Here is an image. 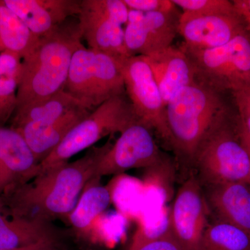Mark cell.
<instances>
[{"mask_svg":"<svg viewBox=\"0 0 250 250\" xmlns=\"http://www.w3.org/2000/svg\"><path fill=\"white\" fill-rule=\"evenodd\" d=\"M111 144L108 141L101 147L90 148L80 159L39 174L31 182L4 192L0 196V212L29 221L52 223L56 219L67 218Z\"/></svg>","mask_w":250,"mask_h":250,"instance_id":"6da1fadb","label":"cell"},{"mask_svg":"<svg viewBox=\"0 0 250 250\" xmlns=\"http://www.w3.org/2000/svg\"><path fill=\"white\" fill-rule=\"evenodd\" d=\"M78 21L65 22L39 39L23 59L18 86V107L42 101L65 89L74 54L81 47Z\"/></svg>","mask_w":250,"mask_h":250,"instance_id":"7a4b0ae2","label":"cell"},{"mask_svg":"<svg viewBox=\"0 0 250 250\" xmlns=\"http://www.w3.org/2000/svg\"><path fill=\"white\" fill-rule=\"evenodd\" d=\"M170 147L182 167L192 169L199 146L216 122L229 113L223 93L195 79L166 105Z\"/></svg>","mask_w":250,"mask_h":250,"instance_id":"3957f363","label":"cell"},{"mask_svg":"<svg viewBox=\"0 0 250 250\" xmlns=\"http://www.w3.org/2000/svg\"><path fill=\"white\" fill-rule=\"evenodd\" d=\"M192 169L202 185L243 182L249 185V159L238 132V116L229 113L210 128L197 148Z\"/></svg>","mask_w":250,"mask_h":250,"instance_id":"277c9868","label":"cell"},{"mask_svg":"<svg viewBox=\"0 0 250 250\" xmlns=\"http://www.w3.org/2000/svg\"><path fill=\"white\" fill-rule=\"evenodd\" d=\"M136 123L139 121L126 93L106 100L74 126L62 142L41 161L39 174L67 164L70 158L91 147L103 138L121 134Z\"/></svg>","mask_w":250,"mask_h":250,"instance_id":"5b68a950","label":"cell"},{"mask_svg":"<svg viewBox=\"0 0 250 250\" xmlns=\"http://www.w3.org/2000/svg\"><path fill=\"white\" fill-rule=\"evenodd\" d=\"M65 90L91 111L125 91L121 60L84 46L72 57Z\"/></svg>","mask_w":250,"mask_h":250,"instance_id":"8992f818","label":"cell"},{"mask_svg":"<svg viewBox=\"0 0 250 250\" xmlns=\"http://www.w3.org/2000/svg\"><path fill=\"white\" fill-rule=\"evenodd\" d=\"M196 79L220 93L250 86V35L246 31L228 43L208 49L182 47Z\"/></svg>","mask_w":250,"mask_h":250,"instance_id":"52a82bcc","label":"cell"},{"mask_svg":"<svg viewBox=\"0 0 250 250\" xmlns=\"http://www.w3.org/2000/svg\"><path fill=\"white\" fill-rule=\"evenodd\" d=\"M129 8L123 0H81L79 27L88 48L119 60L133 57L125 40Z\"/></svg>","mask_w":250,"mask_h":250,"instance_id":"ba28073f","label":"cell"},{"mask_svg":"<svg viewBox=\"0 0 250 250\" xmlns=\"http://www.w3.org/2000/svg\"><path fill=\"white\" fill-rule=\"evenodd\" d=\"M125 91L139 123L147 126L170 147L166 106L160 90L142 56L121 60Z\"/></svg>","mask_w":250,"mask_h":250,"instance_id":"9c48e42d","label":"cell"},{"mask_svg":"<svg viewBox=\"0 0 250 250\" xmlns=\"http://www.w3.org/2000/svg\"><path fill=\"white\" fill-rule=\"evenodd\" d=\"M210 216L202 184L191 172L177 192L167 228L182 249L198 250Z\"/></svg>","mask_w":250,"mask_h":250,"instance_id":"30bf717a","label":"cell"},{"mask_svg":"<svg viewBox=\"0 0 250 250\" xmlns=\"http://www.w3.org/2000/svg\"><path fill=\"white\" fill-rule=\"evenodd\" d=\"M152 132L136 123L121 133L100 159L95 177L115 175L134 168H150L163 163Z\"/></svg>","mask_w":250,"mask_h":250,"instance_id":"8fae6325","label":"cell"},{"mask_svg":"<svg viewBox=\"0 0 250 250\" xmlns=\"http://www.w3.org/2000/svg\"><path fill=\"white\" fill-rule=\"evenodd\" d=\"M180 16L176 9L149 13L129 10L125 40L131 55L149 56L171 47L178 34Z\"/></svg>","mask_w":250,"mask_h":250,"instance_id":"7c38bea8","label":"cell"},{"mask_svg":"<svg viewBox=\"0 0 250 250\" xmlns=\"http://www.w3.org/2000/svg\"><path fill=\"white\" fill-rule=\"evenodd\" d=\"M241 16L233 14H195L183 13L179 18L178 33L184 47L194 49L215 48L228 43L248 31Z\"/></svg>","mask_w":250,"mask_h":250,"instance_id":"4fadbf2b","label":"cell"},{"mask_svg":"<svg viewBox=\"0 0 250 250\" xmlns=\"http://www.w3.org/2000/svg\"><path fill=\"white\" fill-rule=\"evenodd\" d=\"M39 173V163L21 133L0 126V196Z\"/></svg>","mask_w":250,"mask_h":250,"instance_id":"5bb4252c","label":"cell"},{"mask_svg":"<svg viewBox=\"0 0 250 250\" xmlns=\"http://www.w3.org/2000/svg\"><path fill=\"white\" fill-rule=\"evenodd\" d=\"M4 2L39 39L80 13L81 0H4Z\"/></svg>","mask_w":250,"mask_h":250,"instance_id":"9a60e30c","label":"cell"},{"mask_svg":"<svg viewBox=\"0 0 250 250\" xmlns=\"http://www.w3.org/2000/svg\"><path fill=\"white\" fill-rule=\"evenodd\" d=\"M213 218L250 233V187L243 182L202 185Z\"/></svg>","mask_w":250,"mask_h":250,"instance_id":"2e32d148","label":"cell"},{"mask_svg":"<svg viewBox=\"0 0 250 250\" xmlns=\"http://www.w3.org/2000/svg\"><path fill=\"white\" fill-rule=\"evenodd\" d=\"M142 57L152 71L166 107L179 91L196 79L191 61L181 48L171 46Z\"/></svg>","mask_w":250,"mask_h":250,"instance_id":"e0dca14e","label":"cell"},{"mask_svg":"<svg viewBox=\"0 0 250 250\" xmlns=\"http://www.w3.org/2000/svg\"><path fill=\"white\" fill-rule=\"evenodd\" d=\"M90 113L85 108H74L59 118L27 123L16 129L22 135L40 164L62 142L70 130Z\"/></svg>","mask_w":250,"mask_h":250,"instance_id":"ac0fdd59","label":"cell"},{"mask_svg":"<svg viewBox=\"0 0 250 250\" xmlns=\"http://www.w3.org/2000/svg\"><path fill=\"white\" fill-rule=\"evenodd\" d=\"M59 240L51 223L13 218L0 212V249L13 250Z\"/></svg>","mask_w":250,"mask_h":250,"instance_id":"d6986e66","label":"cell"},{"mask_svg":"<svg viewBox=\"0 0 250 250\" xmlns=\"http://www.w3.org/2000/svg\"><path fill=\"white\" fill-rule=\"evenodd\" d=\"M100 178L94 177L88 182L67 217L69 223L76 230L88 228L94 219L107 209L112 201L111 188L99 183Z\"/></svg>","mask_w":250,"mask_h":250,"instance_id":"ffe728a7","label":"cell"},{"mask_svg":"<svg viewBox=\"0 0 250 250\" xmlns=\"http://www.w3.org/2000/svg\"><path fill=\"white\" fill-rule=\"evenodd\" d=\"M16 14L0 1V50L27 57L39 41Z\"/></svg>","mask_w":250,"mask_h":250,"instance_id":"44dd1931","label":"cell"},{"mask_svg":"<svg viewBox=\"0 0 250 250\" xmlns=\"http://www.w3.org/2000/svg\"><path fill=\"white\" fill-rule=\"evenodd\" d=\"M79 107L84 108L75 97L64 89L42 101L18 107L12 128L17 129L27 123L59 118Z\"/></svg>","mask_w":250,"mask_h":250,"instance_id":"7402d4cb","label":"cell"},{"mask_svg":"<svg viewBox=\"0 0 250 250\" xmlns=\"http://www.w3.org/2000/svg\"><path fill=\"white\" fill-rule=\"evenodd\" d=\"M198 250H250V233L213 218L204 231Z\"/></svg>","mask_w":250,"mask_h":250,"instance_id":"603a6c76","label":"cell"},{"mask_svg":"<svg viewBox=\"0 0 250 250\" xmlns=\"http://www.w3.org/2000/svg\"><path fill=\"white\" fill-rule=\"evenodd\" d=\"M21 59L9 51L0 54V121L6 119L17 106Z\"/></svg>","mask_w":250,"mask_h":250,"instance_id":"cb8c5ba5","label":"cell"},{"mask_svg":"<svg viewBox=\"0 0 250 250\" xmlns=\"http://www.w3.org/2000/svg\"><path fill=\"white\" fill-rule=\"evenodd\" d=\"M184 13L195 14H233L236 13L233 1L228 0H172Z\"/></svg>","mask_w":250,"mask_h":250,"instance_id":"d4e9b609","label":"cell"},{"mask_svg":"<svg viewBox=\"0 0 250 250\" xmlns=\"http://www.w3.org/2000/svg\"><path fill=\"white\" fill-rule=\"evenodd\" d=\"M129 250H184L166 228L162 232L150 236L136 237Z\"/></svg>","mask_w":250,"mask_h":250,"instance_id":"484cf974","label":"cell"},{"mask_svg":"<svg viewBox=\"0 0 250 250\" xmlns=\"http://www.w3.org/2000/svg\"><path fill=\"white\" fill-rule=\"evenodd\" d=\"M129 10L143 13L167 12L175 9L172 0H123Z\"/></svg>","mask_w":250,"mask_h":250,"instance_id":"4316f807","label":"cell"},{"mask_svg":"<svg viewBox=\"0 0 250 250\" xmlns=\"http://www.w3.org/2000/svg\"><path fill=\"white\" fill-rule=\"evenodd\" d=\"M238 112V117L250 134V86L231 92Z\"/></svg>","mask_w":250,"mask_h":250,"instance_id":"83f0119b","label":"cell"},{"mask_svg":"<svg viewBox=\"0 0 250 250\" xmlns=\"http://www.w3.org/2000/svg\"><path fill=\"white\" fill-rule=\"evenodd\" d=\"M237 14L245 21L247 25L250 24V0L233 1Z\"/></svg>","mask_w":250,"mask_h":250,"instance_id":"f1b7e54d","label":"cell"},{"mask_svg":"<svg viewBox=\"0 0 250 250\" xmlns=\"http://www.w3.org/2000/svg\"><path fill=\"white\" fill-rule=\"evenodd\" d=\"M238 132H239L240 139L248 153V159H249V185L250 187V134L239 117H238Z\"/></svg>","mask_w":250,"mask_h":250,"instance_id":"f546056e","label":"cell"},{"mask_svg":"<svg viewBox=\"0 0 250 250\" xmlns=\"http://www.w3.org/2000/svg\"><path fill=\"white\" fill-rule=\"evenodd\" d=\"M58 241L59 240H54V241H42L33 246L18 248V249H0V250H53L54 248L60 246Z\"/></svg>","mask_w":250,"mask_h":250,"instance_id":"4dcf8cb0","label":"cell"},{"mask_svg":"<svg viewBox=\"0 0 250 250\" xmlns=\"http://www.w3.org/2000/svg\"><path fill=\"white\" fill-rule=\"evenodd\" d=\"M53 250H64L62 249V248H61L60 246H59L58 247H57V248H54V249Z\"/></svg>","mask_w":250,"mask_h":250,"instance_id":"1f68e13d","label":"cell"},{"mask_svg":"<svg viewBox=\"0 0 250 250\" xmlns=\"http://www.w3.org/2000/svg\"><path fill=\"white\" fill-rule=\"evenodd\" d=\"M248 31H249V34H250V24H248Z\"/></svg>","mask_w":250,"mask_h":250,"instance_id":"d6a6232c","label":"cell"}]
</instances>
